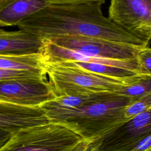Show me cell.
Wrapping results in <instances>:
<instances>
[{
    "instance_id": "cell-1",
    "label": "cell",
    "mask_w": 151,
    "mask_h": 151,
    "mask_svg": "<svg viewBox=\"0 0 151 151\" xmlns=\"http://www.w3.org/2000/svg\"><path fill=\"white\" fill-rule=\"evenodd\" d=\"M93 2L51 3L17 26L43 40L63 36H80L149 45L113 23Z\"/></svg>"
},
{
    "instance_id": "cell-2",
    "label": "cell",
    "mask_w": 151,
    "mask_h": 151,
    "mask_svg": "<svg viewBox=\"0 0 151 151\" xmlns=\"http://www.w3.org/2000/svg\"><path fill=\"white\" fill-rule=\"evenodd\" d=\"M131 101L129 97L112 93L99 100L47 118L76 133L83 140L92 142L128 120L123 113Z\"/></svg>"
},
{
    "instance_id": "cell-3",
    "label": "cell",
    "mask_w": 151,
    "mask_h": 151,
    "mask_svg": "<svg viewBox=\"0 0 151 151\" xmlns=\"http://www.w3.org/2000/svg\"><path fill=\"white\" fill-rule=\"evenodd\" d=\"M44 64L48 81L56 97L114 93L143 76L137 74L127 78H117L98 74L58 62L44 60Z\"/></svg>"
},
{
    "instance_id": "cell-4",
    "label": "cell",
    "mask_w": 151,
    "mask_h": 151,
    "mask_svg": "<svg viewBox=\"0 0 151 151\" xmlns=\"http://www.w3.org/2000/svg\"><path fill=\"white\" fill-rule=\"evenodd\" d=\"M81 140L67 128L50 122L12 133L0 151H73Z\"/></svg>"
},
{
    "instance_id": "cell-5",
    "label": "cell",
    "mask_w": 151,
    "mask_h": 151,
    "mask_svg": "<svg viewBox=\"0 0 151 151\" xmlns=\"http://www.w3.org/2000/svg\"><path fill=\"white\" fill-rule=\"evenodd\" d=\"M108 18L149 45L151 38V0H110Z\"/></svg>"
},
{
    "instance_id": "cell-6",
    "label": "cell",
    "mask_w": 151,
    "mask_h": 151,
    "mask_svg": "<svg viewBox=\"0 0 151 151\" xmlns=\"http://www.w3.org/2000/svg\"><path fill=\"white\" fill-rule=\"evenodd\" d=\"M45 41L81 54L118 61L136 59L138 51L144 47L80 36H63Z\"/></svg>"
},
{
    "instance_id": "cell-7",
    "label": "cell",
    "mask_w": 151,
    "mask_h": 151,
    "mask_svg": "<svg viewBox=\"0 0 151 151\" xmlns=\"http://www.w3.org/2000/svg\"><path fill=\"white\" fill-rule=\"evenodd\" d=\"M55 93L45 77L16 78L0 81V101L40 107L54 99Z\"/></svg>"
},
{
    "instance_id": "cell-8",
    "label": "cell",
    "mask_w": 151,
    "mask_h": 151,
    "mask_svg": "<svg viewBox=\"0 0 151 151\" xmlns=\"http://www.w3.org/2000/svg\"><path fill=\"white\" fill-rule=\"evenodd\" d=\"M151 134V110L119 124L94 140L100 151H132L137 143Z\"/></svg>"
},
{
    "instance_id": "cell-9",
    "label": "cell",
    "mask_w": 151,
    "mask_h": 151,
    "mask_svg": "<svg viewBox=\"0 0 151 151\" xmlns=\"http://www.w3.org/2000/svg\"><path fill=\"white\" fill-rule=\"evenodd\" d=\"M50 122L40 107H29L0 101V130L11 134Z\"/></svg>"
},
{
    "instance_id": "cell-10",
    "label": "cell",
    "mask_w": 151,
    "mask_h": 151,
    "mask_svg": "<svg viewBox=\"0 0 151 151\" xmlns=\"http://www.w3.org/2000/svg\"><path fill=\"white\" fill-rule=\"evenodd\" d=\"M44 41L28 32L5 31L0 28V55L41 54Z\"/></svg>"
},
{
    "instance_id": "cell-11",
    "label": "cell",
    "mask_w": 151,
    "mask_h": 151,
    "mask_svg": "<svg viewBox=\"0 0 151 151\" xmlns=\"http://www.w3.org/2000/svg\"><path fill=\"white\" fill-rule=\"evenodd\" d=\"M49 4L45 0H0V26L17 25Z\"/></svg>"
},
{
    "instance_id": "cell-12",
    "label": "cell",
    "mask_w": 151,
    "mask_h": 151,
    "mask_svg": "<svg viewBox=\"0 0 151 151\" xmlns=\"http://www.w3.org/2000/svg\"><path fill=\"white\" fill-rule=\"evenodd\" d=\"M112 93H91L56 97L40 106L44 111L47 117L48 116L76 109L88 103L102 99Z\"/></svg>"
},
{
    "instance_id": "cell-13",
    "label": "cell",
    "mask_w": 151,
    "mask_h": 151,
    "mask_svg": "<svg viewBox=\"0 0 151 151\" xmlns=\"http://www.w3.org/2000/svg\"><path fill=\"white\" fill-rule=\"evenodd\" d=\"M0 68L45 73L41 54L29 55H0Z\"/></svg>"
},
{
    "instance_id": "cell-14",
    "label": "cell",
    "mask_w": 151,
    "mask_h": 151,
    "mask_svg": "<svg viewBox=\"0 0 151 151\" xmlns=\"http://www.w3.org/2000/svg\"><path fill=\"white\" fill-rule=\"evenodd\" d=\"M54 62H58L63 64L77 67L88 71L112 77L127 78L134 75L140 74L137 71L132 70L118 67L99 63L82 62L68 60L58 61Z\"/></svg>"
},
{
    "instance_id": "cell-15",
    "label": "cell",
    "mask_w": 151,
    "mask_h": 151,
    "mask_svg": "<svg viewBox=\"0 0 151 151\" xmlns=\"http://www.w3.org/2000/svg\"><path fill=\"white\" fill-rule=\"evenodd\" d=\"M113 93L136 100L151 94V76H142L131 84L124 86Z\"/></svg>"
},
{
    "instance_id": "cell-16",
    "label": "cell",
    "mask_w": 151,
    "mask_h": 151,
    "mask_svg": "<svg viewBox=\"0 0 151 151\" xmlns=\"http://www.w3.org/2000/svg\"><path fill=\"white\" fill-rule=\"evenodd\" d=\"M149 110H151V94L131 101L126 107L123 116L126 119H130Z\"/></svg>"
},
{
    "instance_id": "cell-17",
    "label": "cell",
    "mask_w": 151,
    "mask_h": 151,
    "mask_svg": "<svg viewBox=\"0 0 151 151\" xmlns=\"http://www.w3.org/2000/svg\"><path fill=\"white\" fill-rule=\"evenodd\" d=\"M138 71L140 74L151 76V49L149 45L141 48L136 55Z\"/></svg>"
},
{
    "instance_id": "cell-18",
    "label": "cell",
    "mask_w": 151,
    "mask_h": 151,
    "mask_svg": "<svg viewBox=\"0 0 151 151\" xmlns=\"http://www.w3.org/2000/svg\"><path fill=\"white\" fill-rule=\"evenodd\" d=\"M31 77H45L46 74L38 72L23 70H10L0 68V81L16 78Z\"/></svg>"
},
{
    "instance_id": "cell-19",
    "label": "cell",
    "mask_w": 151,
    "mask_h": 151,
    "mask_svg": "<svg viewBox=\"0 0 151 151\" xmlns=\"http://www.w3.org/2000/svg\"><path fill=\"white\" fill-rule=\"evenodd\" d=\"M73 151H100L99 149V143L96 140L88 142L82 139V140L76 147Z\"/></svg>"
},
{
    "instance_id": "cell-20",
    "label": "cell",
    "mask_w": 151,
    "mask_h": 151,
    "mask_svg": "<svg viewBox=\"0 0 151 151\" xmlns=\"http://www.w3.org/2000/svg\"><path fill=\"white\" fill-rule=\"evenodd\" d=\"M132 151H151V134L139 141Z\"/></svg>"
},
{
    "instance_id": "cell-21",
    "label": "cell",
    "mask_w": 151,
    "mask_h": 151,
    "mask_svg": "<svg viewBox=\"0 0 151 151\" xmlns=\"http://www.w3.org/2000/svg\"><path fill=\"white\" fill-rule=\"evenodd\" d=\"M49 4L51 3H61V2H93L101 5L105 3L106 0H45Z\"/></svg>"
},
{
    "instance_id": "cell-22",
    "label": "cell",
    "mask_w": 151,
    "mask_h": 151,
    "mask_svg": "<svg viewBox=\"0 0 151 151\" xmlns=\"http://www.w3.org/2000/svg\"><path fill=\"white\" fill-rule=\"evenodd\" d=\"M11 134L9 133L0 130V147L7 142Z\"/></svg>"
}]
</instances>
